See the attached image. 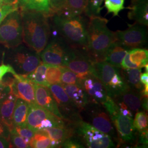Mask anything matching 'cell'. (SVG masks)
I'll use <instances>...</instances> for the list:
<instances>
[{"mask_svg": "<svg viewBox=\"0 0 148 148\" xmlns=\"http://www.w3.org/2000/svg\"><path fill=\"white\" fill-rule=\"evenodd\" d=\"M30 139L23 138L16 135L15 134L11 133L10 138V148L12 147L18 148H28L30 147Z\"/></svg>", "mask_w": 148, "mask_h": 148, "instance_id": "cell-36", "label": "cell"}, {"mask_svg": "<svg viewBox=\"0 0 148 148\" xmlns=\"http://www.w3.org/2000/svg\"><path fill=\"white\" fill-rule=\"evenodd\" d=\"M79 84L82 86L88 96L90 103L103 104L106 101L108 95L101 81L92 74L83 79Z\"/></svg>", "mask_w": 148, "mask_h": 148, "instance_id": "cell-15", "label": "cell"}, {"mask_svg": "<svg viewBox=\"0 0 148 148\" xmlns=\"http://www.w3.org/2000/svg\"><path fill=\"white\" fill-rule=\"evenodd\" d=\"M55 116H57L37 105L36 103L29 104L27 116V126L36 132L40 130L41 123L43 120Z\"/></svg>", "mask_w": 148, "mask_h": 148, "instance_id": "cell-17", "label": "cell"}, {"mask_svg": "<svg viewBox=\"0 0 148 148\" xmlns=\"http://www.w3.org/2000/svg\"><path fill=\"white\" fill-rule=\"evenodd\" d=\"M130 60L139 68H144L148 64V49L143 48H135L128 51Z\"/></svg>", "mask_w": 148, "mask_h": 148, "instance_id": "cell-29", "label": "cell"}, {"mask_svg": "<svg viewBox=\"0 0 148 148\" xmlns=\"http://www.w3.org/2000/svg\"><path fill=\"white\" fill-rule=\"evenodd\" d=\"M82 111H86L90 124L101 132L108 134L117 142L114 125L104 106L101 104L90 103Z\"/></svg>", "mask_w": 148, "mask_h": 148, "instance_id": "cell-10", "label": "cell"}, {"mask_svg": "<svg viewBox=\"0 0 148 148\" xmlns=\"http://www.w3.org/2000/svg\"><path fill=\"white\" fill-rule=\"evenodd\" d=\"M10 49L7 59L17 74H30L42 62L40 54L26 45L21 44Z\"/></svg>", "mask_w": 148, "mask_h": 148, "instance_id": "cell-7", "label": "cell"}, {"mask_svg": "<svg viewBox=\"0 0 148 148\" xmlns=\"http://www.w3.org/2000/svg\"><path fill=\"white\" fill-rule=\"evenodd\" d=\"M87 0H66L60 13L65 16H75L84 13Z\"/></svg>", "mask_w": 148, "mask_h": 148, "instance_id": "cell-27", "label": "cell"}, {"mask_svg": "<svg viewBox=\"0 0 148 148\" xmlns=\"http://www.w3.org/2000/svg\"><path fill=\"white\" fill-rule=\"evenodd\" d=\"M142 98L140 93L130 88L120 95L112 99L114 101H121L131 111L137 112L142 108Z\"/></svg>", "mask_w": 148, "mask_h": 148, "instance_id": "cell-24", "label": "cell"}, {"mask_svg": "<svg viewBox=\"0 0 148 148\" xmlns=\"http://www.w3.org/2000/svg\"><path fill=\"white\" fill-rule=\"evenodd\" d=\"M104 0H87L84 13L88 18L100 16L102 8L101 5Z\"/></svg>", "mask_w": 148, "mask_h": 148, "instance_id": "cell-33", "label": "cell"}, {"mask_svg": "<svg viewBox=\"0 0 148 148\" xmlns=\"http://www.w3.org/2000/svg\"><path fill=\"white\" fill-rule=\"evenodd\" d=\"M11 133L7 127L0 120V136L10 140Z\"/></svg>", "mask_w": 148, "mask_h": 148, "instance_id": "cell-45", "label": "cell"}, {"mask_svg": "<svg viewBox=\"0 0 148 148\" xmlns=\"http://www.w3.org/2000/svg\"><path fill=\"white\" fill-rule=\"evenodd\" d=\"M15 81L10 93L16 95L17 98L25 101L29 104L36 103L35 97V84L27 77V75H13Z\"/></svg>", "mask_w": 148, "mask_h": 148, "instance_id": "cell-14", "label": "cell"}, {"mask_svg": "<svg viewBox=\"0 0 148 148\" xmlns=\"http://www.w3.org/2000/svg\"><path fill=\"white\" fill-rule=\"evenodd\" d=\"M129 50V48L116 40L108 49L104 61L113 66L121 68L122 61Z\"/></svg>", "mask_w": 148, "mask_h": 148, "instance_id": "cell-22", "label": "cell"}, {"mask_svg": "<svg viewBox=\"0 0 148 148\" xmlns=\"http://www.w3.org/2000/svg\"><path fill=\"white\" fill-rule=\"evenodd\" d=\"M23 43L22 18L18 9L8 14L0 23V43L10 49Z\"/></svg>", "mask_w": 148, "mask_h": 148, "instance_id": "cell-8", "label": "cell"}, {"mask_svg": "<svg viewBox=\"0 0 148 148\" xmlns=\"http://www.w3.org/2000/svg\"><path fill=\"white\" fill-rule=\"evenodd\" d=\"M65 1L66 0H49L52 16L61 11L65 5Z\"/></svg>", "mask_w": 148, "mask_h": 148, "instance_id": "cell-40", "label": "cell"}, {"mask_svg": "<svg viewBox=\"0 0 148 148\" xmlns=\"http://www.w3.org/2000/svg\"><path fill=\"white\" fill-rule=\"evenodd\" d=\"M76 135L90 148H115L112 138L93 127L89 122L81 120L73 123Z\"/></svg>", "mask_w": 148, "mask_h": 148, "instance_id": "cell-9", "label": "cell"}, {"mask_svg": "<svg viewBox=\"0 0 148 148\" xmlns=\"http://www.w3.org/2000/svg\"><path fill=\"white\" fill-rule=\"evenodd\" d=\"M92 63L86 48L72 47V51L65 66L82 79L91 74Z\"/></svg>", "mask_w": 148, "mask_h": 148, "instance_id": "cell-13", "label": "cell"}, {"mask_svg": "<svg viewBox=\"0 0 148 148\" xmlns=\"http://www.w3.org/2000/svg\"><path fill=\"white\" fill-rule=\"evenodd\" d=\"M104 6L107 10V14H112V16H119V13L126 9L125 0H104Z\"/></svg>", "mask_w": 148, "mask_h": 148, "instance_id": "cell-32", "label": "cell"}, {"mask_svg": "<svg viewBox=\"0 0 148 148\" xmlns=\"http://www.w3.org/2000/svg\"><path fill=\"white\" fill-rule=\"evenodd\" d=\"M132 68H139L136 64L133 63L130 60V55L128 51L127 54L125 56L124 58L123 59L121 64V69H132Z\"/></svg>", "mask_w": 148, "mask_h": 148, "instance_id": "cell-41", "label": "cell"}, {"mask_svg": "<svg viewBox=\"0 0 148 148\" xmlns=\"http://www.w3.org/2000/svg\"><path fill=\"white\" fill-rule=\"evenodd\" d=\"M7 73H11L13 75L17 74L14 69L10 64H2L0 65V80H1Z\"/></svg>", "mask_w": 148, "mask_h": 148, "instance_id": "cell-42", "label": "cell"}, {"mask_svg": "<svg viewBox=\"0 0 148 148\" xmlns=\"http://www.w3.org/2000/svg\"><path fill=\"white\" fill-rule=\"evenodd\" d=\"M11 133L20 136L22 137L31 139L34 136L35 132L27 126H15Z\"/></svg>", "mask_w": 148, "mask_h": 148, "instance_id": "cell-37", "label": "cell"}, {"mask_svg": "<svg viewBox=\"0 0 148 148\" xmlns=\"http://www.w3.org/2000/svg\"><path fill=\"white\" fill-rule=\"evenodd\" d=\"M148 121L146 111H138L133 120V126L138 132H140L148 129Z\"/></svg>", "mask_w": 148, "mask_h": 148, "instance_id": "cell-34", "label": "cell"}, {"mask_svg": "<svg viewBox=\"0 0 148 148\" xmlns=\"http://www.w3.org/2000/svg\"><path fill=\"white\" fill-rule=\"evenodd\" d=\"M10 148V140L7 138L0 136V148Z\"/></svg>", "mask_w": 148, "mask_h": 148, "instance_id": "cell-46", "label": "cell"}, {"mask_svg": "<svg viewBox=\"0 0 148 148\" xmlns=\"http://www.w3.org/2000/svg\"><path fill=\"white\" fill-rule=\"evenodd\" d=\"M64 66L48 65L46 73V80L49 85L61 84V76Z\"/></svg>", "mask_w": 148, "mask_h": 148, "instance_id": "cell-31", "label": "cell"}, {"mask_svg": "<svg viewBox=\"0 0 148 148\" xmlns=\"http://www.w3.org/2000/svg\"><path fill=\"white\" fill-rule=\"evenodd\" d=\"M34 88L35 101L37 105L46 109L59 118L63 119L56 101L48 87L35 84Z\"/></svg>", "mask_w": 148, "mask_h": 148, "instance_id": "cell-16", "label": "cell"}, {"mask_svg": "<svg viewBox=\"0 0 148 148\" xmlns=\"http://www.w3.org/2000/svg\"><path fill=\"white\" fill-rule=\"evenodd\" d=\"M17 5L20 11L41 12L48 17L52 16L49 0H18Z\"/></svg>", "mask_w": 148, "mask_h": 148, "instance_id": "cell-23", "label": "cell"}, {"mask_svg": "<svg viewBox=\"0 0 148 148\" xmlns=\"http://www.w3.org/2000/svg\"><path fill=\"white\" fill-rule=\"evenodd\" d=\"M61 85L70 99L77 106L80 113L82 112L90 103L88 96L82 86L80 84L75 85L62 84Z\"/></svg>", "mask_w": 148, "mask_h": 148, "instance_id": "cell-19", "label": "cell"}, {"mask_svg": "<svg viewBox=\"0 0 148 148\" xmlns=\"http://www.w3.org/2000/svg\"><path fill=\"white\" fill-rule=\"evenodd\" d=\"M140 81L142 85H148V73H141L140 75Z\"/></svg>", "mask_w": 148, "mask_h": 148, "instance_id": "cell-47", "label": "cell"}, {"mask_svg": "<svg viewBox=\"0 0 148 148\" xmlns=\"http://www.w3.org/2000/svg\"><path fill=\"white\" fill-rule=\"evenodd\" d=\"M79 82L80 79L77 75L66 67L64 66L63 71L61 76V84L75 85L79 84Z\"/></svg>", "mask_w": 148, "mask_h": 148, "instance_id": "cell-35", "label": "cell"}, {"mask_svg": "<svg viewBox=\"0 0 148 148\" xmlns=\"http://www.w3.org/2000/svg\"><path fill=\"white\" fill-rule=\"evenodd\" d=\"M29 107V103L21 99L17 98L13 113V123L14 127L27 126Z\"/></svg>", "mask_w": 148, "mask_h": 148, "instance_id": "cell-26", "label": "cell"}, {"mask_svg": "<svg viewBox=\"0 0 148 148\" xmlns=\"http://www.w3.org/2000/svg\"><path fill=\"white\" fill-rule=\"evenodd\" d=\"M139 132V140L138 142L142 144V145L144 146V148L148 147V129Z\"/></svg>", "mask_w": 148, "mask_h": 148, "instance_id": "cell-44", "label": "cell"}, {"mask_svg": "<svg viewBox=\"0 0 148 148\" xmlns=\"http://www.w3.org/2000/svg\"><path fill=\"white\" fill-rule=\"evenodd\" d=\"M3 4H5L1 0H0V5H3Z\"/></svg>", "mask_w": 148, "mask_h": 148, "instance_id": "cell-50", "label": "cell"}, {"mask_svg": "<svg viewBox=\"0 0 148 148\" xmlns=\"http://www.w3.org/2000/svg\"><path fill=\"white\" fill-rule=\"evenodd\" d=\"M131 5L126 7L129 11L128 18L131 21L148 25V0H131Z\"/></svg>", "mask_w": 148, "mask_h": 148, "instance_id": "cell-21", "label": "cell"}, {"mask_svg": "<svg viewBox=\"0 0 148 148\" xmlns=\"http://www.w3.org/2000/svg\"><path fill=\"white\" fill-rule=\"evenodd\" d=\"M148 97H142V108L144 110V111L147 112L148 109Z\"/></svg>", "mask_w": 148, "mask_h": 148, "instance_id": "cell-48", "label": "cell"}, {"mask_svg": "<svg viewBox=\"0 0 148 148\" xmlns=\"http://www.w3.org/2000/svg\"><path fill=\"white\" fill-rule=\"evenodd\" d=\"M29 145L30 148H51V140L47 134L41 130L35 132L30 139Z\"/></svg>", "mask_w": 148, "mask_h": 148, "instance_id": "cell-30", "label": "cell"}, {"mask_svg": "<svg viewBox=\"0 0 148 148\" xmlns=\"http://www.w3.org/2000/svg\"><path fill=\"white\" fill-rule=\"evenodd\" d=\"M5 4H16L18 0H1Z\"/></svg>", "mask_w": 148, "mask_h": 148, "instance_id": "cell-49", "label": "cell"}, {"mask_svg": "<svg viewBox=\"0 0 148 148\" xmlns=\"http://www.w3.org/2000/svg\"><path fill=\"white\" fill-rule=\"evenodd\" d=\"M47 66L48 64L41 62L35 70L27 75V77L36 85L48 87L49 85L46 80V73Z\"/></svg>", "mask_w": 148, "mask_h": 148, "instance_id": "cell-28", "label": "cell"}, {"mask_svg": "<svg viewBox=\"0 0 148 148\" xmlns=\"http://www.w3.org/2000/svg\"><path fill=\"white\" fill-rule=\"evenodd\" d=\"M102 105L109 113L112 122L116 128L118 145L121 144L135 142L137 131L133 126L132 117L122 114L116 103L109 95Z\"/></svg>", "mask_w": 148, "mask_h": 148, "instance_id": "cell-5", "label": "cell"}, {"mask_svg": "<svg viewBox=\"0 0 148 148\" xmlns=\"http://www.w3.org/2000/svg\"><path fill=\"white\" fill-rule=\"evenodd\" d=\"M120 72L123 78L129 87L139 93L143 89V85L140 81L141 68L120 69Z\"/></svg>", "mask_w": 148, "mask_h": 148, "instance_id": "cell-25", "label": "cell"}, {"mask_svg": "<svg viewBox=\"0 0 148 148\" xmlns=\"http://www.w3.org/2000/svg\"><path fill=\"white\" fill-rule=\"evenodd\" d=\"M20 11L23 22V41L40 54L51 36L49 17L41 12Z\"/></svg>", "mask_w": 148, "mask_h": 148, "instance_id": "cell-1", "label": "cell"}, {"mask_svg": "<svg viewBox=\"0 0 148 148\" xmlns=\"http://www.w3.org/2000/svg\"><path fill=\"white\" fill-rule=\"evenodd\" d=\"M17 97L9 93L0 101V120L3 122L10 133L14 126L13 123V113Z\"/></svg>", "mask_w": 148, "mask_h": 148, "instance_id": "cell-20", "label": "cell"}, {"mask_svg": "<svg viewBox=\"0 0 148 148\" xmlns=\"http://www.w3.org/2000/svg\"><path fill=\"white\" fill-rule=\"evenodd\" d=\"M120 69L105 61L92 63L91 74L101 81L107 95L112 98L130 88L122 76Z\"/></svg>", "mask_w": 148, "mask_h": 148, "instance_id": "cell-4", "label": "cell"}, {"mask_svg": "<svg viewBox=\"0 0 148 148\" xmlns=\"http://www.w3.org/2000/svg\"><path fill=\"white\" fill-rule=\"evenodd\" d=\"M51 27L72 47L86 49L89 18L84 13L65 16L56 13L49 17Z\"/></svg>", "mask_w": 148, "mask_h": 148, "instance_id": "cell-3", "label": "cell"}, {"mask_svg": "<svg viewBox=\"0 0 148 148\" xmlns=\"http://www.w3.org/2000/svg\"><path fill=\"white\" fill-rule=\"evenodd\" d=\"M48 88L56 101L64 120L73 123L83 120L78 108L70 99L61 84L49 85Z\"/></svg>", "mask_w": 148, "mask_h": 148, "instance_id": "cell-11", "label": "cell"}, {"mask_svg": "<svg viewBox=\"0 0 148 148\" xmlns=\"http://www.w3.org/2000/svg\"><path fill=\"white\" fill-rule=\"evenodd\" d=\"M60 148H85V147L79 137L76 134L74 137L64 142L60 145Z\"/></svg>", "mask_w": 148, "mask_h": 148, "instance_id": "cell-38", "label": "cell"}, {"mask_svg": "<svg viewBox=\"0 0 148 148\" xmlns=\"http://www.w3.org/2000/svg\"><path fill=\"white\" fill-rule=\"evenodd\" d=\"M71 51L72 47L67 41L51 28L49 41L40 56L43 63L65 66Z\"/></svg>", "mask_w": 148, "mask_h": 148, "instance_id": "cell-6", "label": "cell"}, {"mask_svg": "<svg viewBox=\"0 0 148 148\" xmlns=\"http://www.w3.org/2000/svg\"><path fill=\"white\" fill-rule=\"evenodd\" d=\"M127 25L126 29L115 32L117 40L130 49L145 47L148 42L147 26L137 22Z\"/></svg>", "mask_w": 148, "mask_h": 148, "instance_id": "cell-12", "label": "cell"}, {"mask_svg": "<svg viewBox=\"0 0 148 148\" xmlns=\"http://www.w3.org/2000/svg\"><path fill=\"white\" fill-rule=\"evenodd\" d=\"M19 9L17 3L16 4H3L0 5V23L5 16L10 13Z\"/></svg>", "mask_w": 148, "mask_h": 148, "instance_id": "cell-39", "label": "cell"}, {"mask_svg": "<svg viewBox=\"0 0 148 148\" xmlns=\"http://www.w3.org/2000/svg\"><path fill=\"white\" fill-rule=\"evenodd\" d=\"M51 140V148H60L62 144L76 134L73 123H68L63 127H52L43 129Z\"/></svg>", "mask_w": 148, "mask_h": 148, "instance_id": "cell-18", "label": "cell"}, {"mask_svg": "<svg viewBox=\"0 0 148 148\" xmlns=\"http://www.w3.org/2000/svg\"><path fill=\"white\" fill-rule=\"evenodd\" d=\"M108 21L101 16L89 18L86 51L93 63L104 61L108 49L117 40L115 32L108 27Z\"/></svg>", "mask_w": 148, "mask_h": 148, "instance_id": "cell-2", "label": "cell"}, {"mask_svg": "<svg viewBox=\"0 0 148 148\" xmlns=\"http://www.w3.org/2000/svg\"><path fill=\"white\" fill-rule=\"evenodd\" d=\"M14 81H15V77L14 76L12 77L7 75V76H5V77H3L2 79L0 80V84L3 87L10 88L11 91V89L14 85Z\"/></svg>", "mask_w": 148, "mask_h": 148, "instance_id": "cell-43", "label": "cell"}]
</instances>
